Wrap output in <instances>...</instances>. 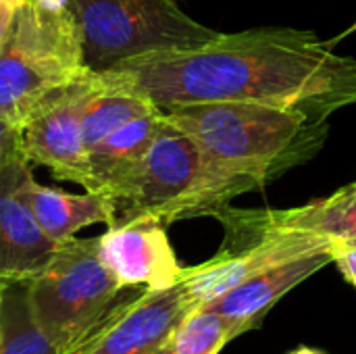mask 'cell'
Returning a JSON list of instances; mask_svg holds the SVG:
<instances>
[{"instance_id":"19","label":"cell","mask_w":356,"mask_h":354,"mask_svg":"<svg viewBox=\"0 0 356 354\" xmlns=\"http://www.w3.org/2000/svg\"><path fill=\"white\" fill-rule=\"evenodd\" d=\"M19 156H25L21 127L0 115V169Z\"/></svg>"},{"instance_id":"2","label":"cell","mask_w":356,"mask_h":354,"mask_svg":"<svg viewBox=\"0 0 356 354\" xmlns=\"http://www.w3.org/2000/svg\"><path fill=\"white\" fill-rule=\"evenodd\" d=\"M217 167L261 188L315 159L327 142V119L261 102H200L163 113Z\"/></svg>"},{"instance_id":"7","label":"cell","mask_w":356,"mask_h":354,"mask_svg":"<svg viewBox=\"0 0 356 354\" xmlns=\"http://www.w3.org/2000/svg\"><path fill=\"white\" fill-rule=\"evenodd\" d=\"M194 307L184 282L127 288L115 307L60 354H173L171 340Z\"/></svg>"},{"instance_id":"23","label":"cell","mask_w":356,"mask_h":354,"mask_svg":"<svg viewBox=\"0 0 356 354\" xmlns=\"http://www.w3.org/2000/svg\"><path fill=\"white\" fill-rule=\"evenodd\" d=\"M290 354H323L321 351H315V348H307V346H300V348H296L294 353Z\"/></svg>"},{"instance_id":"18","label":"cell","mask_w":356,"mask_h":354,"mask_svg":"<svg viewBox=\"0 0 356 354\" xmlns=\"http://www.w3.org/2000/svg\"><path fill=\"white\" fill-rule=\"evenodd\" d=\"M234 338V328L223 315L198 307L175 330L171 351L173 354H217Z\"/></svg>"},{"instance_id":"26","label":"cell","mask_w":356,"mask_h":354,"mask_svg":"<svg viewBox=\"0 0 356 354\" xmlns=\"http://www.w3.org/2000/svg\"><path fill=\"white\" fill-rule=\"evenodd\" d=\"M353 242H356V240H353Z\"/></svg>"},{"instance_id":"13","label":"cell","mask_w":356,"mask_h":354,"mask_svg":"<svg viewBox=\"0 0 356 354\" xmlns=\"http://www.w3.org/2000/svg\"><path fill=\"white\" fill-rule=\"evenodd\" d=\"M330 263H334L332 248L290 259L252 275L219 298L202 305V309L223 315L232 323L234 336L238 338L240 334L259 328L273 305H277L290 290L307 282Z\"/></svg>"},{"instance_id":"8","label":"cell","mask_w":356,"mask_h":354,"mask_svg":"<svg viewBox=\"0 0 356 354\" xmlns=\"http://www.w3.org/2000/svg\"><path fill=\"white\" fill-rule=\"evenodd\" d=\"M332 246L334 240L311 234L225 232L219 252L202 265L186 267L181 282L192 307L198 309L269 267L298 259L302 255L330 250Z\"/></svg>"},{"instance_id":"24","label":"cell","mask_w":356,"mask_h":354,"mask_svg":"<svg viewBox=\"0 0 356 354\" xmlns=\"http://www.w3.org/2000/svg\"><path fill=\"white\" fill-rule=\"evenodd\" d=\"M23 2H25V0H0V4H10V6H17V8H19Z\"/></svg>"},{"instance_id":"12","label":"cell","mask_w":356,"mask_h":354,"mask_svg":"<svg viewBox=\"0 0 356 354\" xmlns=\"http://www.w3.org/2000/svg\"><path fill=\"white\" fill-rule=\"evenodd\" d=\"M215 219L225 232L236 234L294 232L334 242H353L356 240V184L296 209H236L227 204L215 213Z\"/></svg>"},{"instance_id":"17","label":"cell","mask_w":356,"mask_h":354,"mask_svg":"<svg viewBox=\"0 0 356 354\" xmlns=\"http://www.w3.org/2000/svg\"><path fill=\"white\" fill-rule=\"evenodd\" d=\"M154 111L159 108L140 96L106 90L94 81V94L90 96L81 119V136L88 152L94 146H98L102 140H106L113 131L123 127L125 123Z\"/></svg>"},{"instance_id":"16","label":"cell","mask_w":356,"mask_h":354,"mask_svg":"<svg viewBox=\"0 0 356 354\" xmlns=\"http://www.w3.org/2000/svg\"><path fill=\"white\" fill-rule=\"evenodd\" d=\"M0 354H60L31 317L27 282L2 284Z\"/></svg>"},{"instance_id":"10","label":"cell","mask_w":356,"mask_h":354,"mask_svg":"<svg viewBox=\"0 0 356 354\" xmlns=\"http://www.w3.org/2000/svg\"><path fill=\"white\" fill-rule=\"evenodd\" d=\"M31 163L25 156L0 169V282H29L54 257L58 244L40 227L31 204Z\"/></svg>"},{"instance_id":"20","label":"cell","mask_w":356,"mask_h":354,"mask_svg":"<svg viewBox=\"0 0 356 354\" xmlns=\"http://www.w3.org/2000/svg\"><path fill=\"white\" fill-rule=\"evenodd\" d=\"M332 261L344 275V280L356 288V242H334Z\"/></svg>"},{"instance_id":"15","label":"cell","mask_w":356,"mask_h":354,"mask_svg":"<svg viewBox=\"0 0 356 354\" xmlns=\"http://www.w3.org/2000/svg\"><path fill=\"white\" fill-rule=\"evenodd\" d=\"M27 196L40 227L56 244L75 238V234L88 225L104 223L108 227L115 221V204L104 194L88 190L86 194H69L42 186L33 177Z\"/></svg>"},{"instance_id":"6","label":"cell","mask_w":356,"mask_h":354,"mask_svg":"<svg viewBox=\"0 0 356 354\" xmlns=\"http://www.w3.org/2000/svg\"><path fill=\"white\" fill-rule=\"evenodd\" d=\"M123 288L102 261L98 238L58 244L50 263L27 282V303L38 330L63 353L115 303Z\"/></svg>"},{"instance_id":"4","label":"cell","mask_w":356,"mask_h":354,"mask_svg":"<svg viewBox=\"0 0 356 354\" xmlns=\"http://www.w3.org/2000/svg\"><path fill=\"white\" fill-rule=\"evenodd\" d=\"M88 71L77 15L46 13L25 0L0 52V115L23 127L38 108Z\"/></svg>"},{"instance_id":"14","label":"cell","mask_w":356,"mask_h":354,"mask_svg":"<svg viewBox=\"0 0 356 354\" xmlns=\"http://www.w3.org/2000/svg\"><path fill=\"white\" fill-rule=\"evenodd\" d=\"M163 119V111L142 115L94 146L88 152L90 173L83 188L108 198L113 190L138 167L152 140L156 138Z\"/></svg>"},{"instance_id":"1","label":"cell","mask_w":356,"mask_h":354,"mask_svg":"<svg viewBox=\"0 0 356 354\" xmlns=\"http://www.w3.org/2000/svg\"><path fill=\"white\" fill-rule=\"evenodd\" d=\"M92 75L100 88L140 96L163 113L200 102H261L330 119L356 104L355 56L294 27L219 33L198 48L129 58Z\"/></svg>"},{"instance_id":"21","label":"cell","mask_w":356,"mask_h":354,"mask_svg":"<svg viewBox=\"0 0 356 354\" xmlns=\"http://www.w3.org/2000/svg\"><path fill=\"white\" fill-rule=\"evenodd\" d=\"M15 13H17V6L0 4V52L6 46L8 38H10L13 23H15Z\"/></svg>"},{"instance_id":"9","label":"cell","mask_w":356,"mask_h":354,"mask_svg":"<svg viewBox=\"0 0 356 354\" xmlns=\"http://www.w3.org/2000/svg\"><path fill=\"white\" fill-rule=\"evenodd\" d=\"M92 94L94 77L88 71L25 121L21 140L25 159L31 165L48 167L60 182L86 186L90 165L81 136V119Z\"/></svg>"},{"instance_id":"3","label":"cell","mask_w":356,"mask_h":354,"mask_svg":"<svg viewBox=\"0 0 356 354\" xmlns=\"http://www.w3.org/2000/svg\"><path fill=\"white\" fill-rule=\"evenodd\" d=\"M259 188L252 177L217 167L186 131L163 119L138 167L108 196L115 204L113 225L136 215L159 217L165 225L215 217L236 196Z\"/></svg>"},{"instance_id":"25","label":"cell","mask_w":356,"mask_h":354,"mask_svg":"<svg viewBox=\"0 0 356 354\" xmlns=\"http://www.w3.org/2000/svg\"><path fill=\"white\" fill-rule=\"evenodd\" d=\"M0 309H2V282H0Z\"/></svg>"},{"instance_id":"22","label":"cell","mask_w":356,"mask_h":354,"mask_svg":"<svg viewBox=\"0 0 356 354\" xmlns=\"http://www.w3.org/2000/svg\"><path fill=\"white\" fill-rule=\"evenodd\" d=\"M355 31H356V21H355V23H353V25H350V27H348V29H346V31H342L340 35H336L334 40H330V46L338 44V42H340L342 38H346V35H350V33H355Z\"/></svg>"},{"instance_id":"11","label":"cell","mask_w":356,"mask_h":354,"mask_svg":"<svg viewBox=\"0 0 356 354\" xmlns=\"http://www.w3.org/2000/svg\"><path fill=\"white\" fill-rule=\"evenodd\" d=\"M100 255L123 288H169L184 269L167 236V225L152 215H136L106 227L98 238Z\"/></svg>"},{"instance_id":"5","label":"cell","mask_w":356,"mask_h":354,"mask_svg":"<svg viewBox=\"0 0 356 354\" xmlns=\"http://www.w3.org/2000/svg\"><path fill=\"white\" fill-rule=\"evenodd\" d=\"M75 15L83 61L94 73L138 56L198 48L219 35L175 0H75Z\"/></svg>"}]
</instances>
